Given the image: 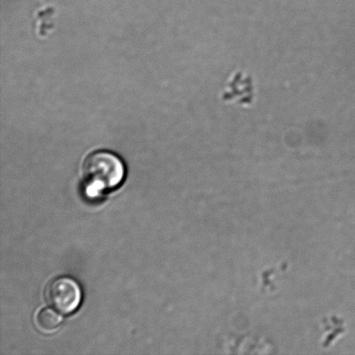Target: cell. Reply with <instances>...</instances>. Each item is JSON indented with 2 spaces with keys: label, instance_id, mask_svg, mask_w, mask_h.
<instances>
[{
  "label": "cell",
  "instance_id": "obj_1",
  "mask_svg": "<svg viewBox=\"0 0 355 355\" xmlns=\"http://www.w3.org/2000/svg\"><path fill=\"white\" fill-rule=\"evenodd\" d=\"M125 173L126 170L123 161L109 151L92 153L83 165V175L87 188L97 193L119 187Z\"/></svg>",
  "mask_w": 355,
  "mask_h": 355
},
{
  "label": "cell",
  "instance_id": "obj_2",
  "mask_svg": "<svg viewBox=\"0 0 355 355\" xmlns=\"http://www.w3.org/2000/svg\"><path fill=\"white\" fill-rule=\"evenodd\" d=\"M48 304L62 315L76 311L81 304L82 288L75 279L69 277L54 278L45 290Z\"/></svg>",
  "mask_w": 355,
  "mask_h": 355
},
{
  "label": "cell",
  "instance_id": "obj_4",
  "mask_svg": "<svg viewBox=\"0 0 355 355\" xmlns=\"http://www.w3.org/2000/svg\"><path fill=\"white\" fill-rule=\"evenodd\" d=\"M61 322L62 316L50 308L42 309L37 316V324L44 331L55 330Z\"/></svg>",
  "mask_w": 355,
  "mask_h": 355
},
{
  "label": "cell",
  "instance_id": "obj_3",
  "mask_svg": "<svg viewBox=\"0 0 355 355\" xmlns=\"http://www.w3.org/2000/svg\"><path fill=\"white\" fill-rule=\"evenodd\" d=\"M223 98L228 102L235 101L239 104H249L253 99V85L252 79L245 73H235L225 90Z\"/></svg>",
  "mask_w": 355,
  "mask_h": 355
}]
</instances>
